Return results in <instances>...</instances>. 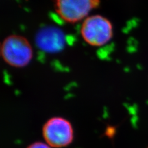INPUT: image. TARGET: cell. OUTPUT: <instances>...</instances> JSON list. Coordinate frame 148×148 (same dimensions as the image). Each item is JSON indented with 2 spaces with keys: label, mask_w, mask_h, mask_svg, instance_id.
<instances>
[{
  "label": "cell",
  "mask_w": 148,
  "mask_h": 148,
  "mask_svg": "<svg viewBox=\"0 0 148 148\" xmlns=\"http://www.w3.org/2000/svg\"><path fill=\"white\" fill-rule=\"evenodd\" d=\"M1 54L3 60L9 66L24 67L33 58V48L25 37L11 35L7 36L1 46Z\"/></svg>",
  "instance_id": "1"
},
{
  "label": "cell",
  "mask_w": 148,
  "mask_h": 148,
  "mask_svg": "<svg viewBox=\"0 0 148 148\" xmlns=\"http://www.w3.org/2000/svg\"><path fill=\"white\" fill-rule=\"evenodd\" d=\"M83 39L88 44L99 47L107 44L113 36L112 23L101 15L87 17L80 29Z\"/></svg>",
  "instance_id": "2"
},
{
  "label": "cell",
  "mask_w": 148,
  "mask_h": 148,
  "mask_svg": "<svg viewBox=\"0 0 148 148\" xmlns=\"http://www.w3.org/2000/svg\"><path fill=\"white\" fill-rule=\"evenodd\" d=\"M99 3L100 0H55L54 7L61 19L73 24L85 19Z\"/></svg>",
  "instance_id": "3"
},
{
  "label": "cell",
  "mask_w": 148,
  "mask_h": 148,
  "mask_svg": "<svg viewBox=\"0 0 148 148\" xmlns=\"http://www.w3.org/2000/svg\"><path fill=\"white\" fill-rule=\"evenodd\" d=\"M43 136L47 144L53 147L68 146L73 138L72 127L68 120L55 117L46 122L43 128Z\"/></svg>",
  "instance_id": "4"
},
{
  "label": "cell",
  "mask_w": 148,
  "mask_h": 148,
  "mask_svg": "<svg viewBox=\"0 0 148 148\" xmlns=\"http://www.w3.org/2000/svg\"><path fill=\"white\" fill-rule=\"evenodd\" d=\"M38 48L47 53H58L65 45V36L62 30L57 27L47 26L40 29L35 37Z\"/></svg>",
  "instance_id": "5"
},
{
  "label": "cell",
  "mask_w": 148,
  "mask_h": 148,
  "mask_svg": "<svg viewBox=\"0 0 148 148\" xmlns=\"http://www.w3.org/2000/svg\"><path fill=\"white\" fill-rule=\"evenodd\" d=\"M28 148H52V147L50 146L47 143L38 142L31 145Z\"/></svg>",
  "instance_id": "6"
}]
</instances>
